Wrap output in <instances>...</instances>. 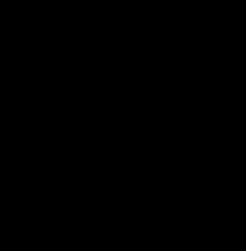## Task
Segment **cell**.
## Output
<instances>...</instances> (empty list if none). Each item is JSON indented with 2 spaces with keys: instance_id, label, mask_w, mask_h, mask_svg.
Here are the masks:
<instances>
[]
</instances>
